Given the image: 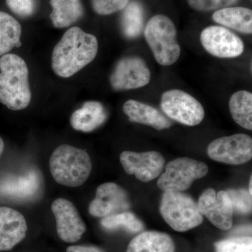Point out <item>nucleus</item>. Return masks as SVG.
<instances>
[{"label": "nucleus", "instance_id": "nucleus-25", "mask_svg": "<svg viewBox=\"0 0 252 252\" xmlns=\"http://www.w3.org/2000/svg\"><path fill=\"white\" fill-rule=\"evenodd\" d=\"M100 223L104 229L109 230L124 228L130 233H135L144 229L143 223L134 214L127 212L103 217Z\"/></svg>", "mask_w": 252, "mask_h": 252}, {"label": "nucleus", "instance_id": "nucleus-1", "mask_svg": "<svg viewBox=\"0 0 252 252\" xmlns=\"http://www.w3.org/2000/svg\"><path fill=\"white\" fill-rule=\"evenodd\" d=\"M97 50L95 36L78 27L69 28L53 51V69L59 77H72L94 61Z\"/></svg>", "mask_w": 252, "mask_h": 252}, {"label": "nucleus", "instance_id": "nucleus-20", "mask_svg": "<svg viewBox=\"0 0 252 252\" xmlns=\"http://www.w3.org/2000/svg\"><path fill=\"white\" fill-rule=\"evenodd\" d=\"M215 22L245 34L252 32V11L242 6H228L212 15Z\"/></svg>", "mask_w": 252, "mask_h": 252}, {"label": "nucleus", "instance_id": "nucleus-18", "mask_svg": "<svg viewBox=\"0 0 252 252\" xmlns=\"http://www.w3.org/2000/svg\"><path fill=\"white\" fill-rule=\"evenodd\" d=\"M107 119L103 104L97 101H89L73 112L70 124L75 130L90 132L102 126Z\"/></svg>", "mask_w": 252, "mask_h": 252}, {"label": "nucleus", "instance_id": "nucleus-7", "mask_svg": "<svg viewBox=\"0 0 252 252\" xmlns=\"http://www.w3.org/2000/svg\"><path fill=\"white\" fill-rule=\"evenodd\" d=\"M160 106L167 117L184 125H198L205 117L202 104L190 94L178 89L164 93Z\"/></svg>", "mask_w": 252, "mask_h": 252}, {"label": "nucleus", "instance_id": "nucleus-14", "mask_svg": "<svg viewBox=\"0 0 252 252\" xmlns=\"http://www.w3.org/2000/svg\"><path fill=\"white\" fill-rule=\"evenodd\" d=\"M130 207L127 193L113 182L102 184L96 190L95 198L91 202L89 212L94 217H105L127 210Z\"/></svg>", "mask_w": 252, "mask_h": 252}, {"label": "nucleus", "instance_id": "nucleus-2", "mask_svg": "<svg viewBox=\"0 0 252 252\" xmlns=\"http://www.w3.org/2000/svg\"><path fill=\"white\" fill-rule=\"evenodd\" d=\"M0 102L11 110H22L31 103L29 71L24 60L16 54L0 59Z\"/></svg>", "mask_w": 252, "mask_h": 252}, {"label": "nucleus", "instance_id": "nucleus-9", "mask_svg": "<svg viewBox=\"0 0 252 252\" xmlns=\"http://www.w3.org/2000/svg\"><path fill=\"white\" fill-rule=\"evenodd\" d=\"M150 79V70L144 60L131 56L124 58L117 63L109 81L112 89L119 91L144 87Z\"/></svg>", "mask_w": 252, "mask_h": 252}, {"label": "nucleus", "instance_id": "nucleus-3", "mask_svg": "<svg viewBox=\"0 0 252 252\" xmlns=\"http://www.w3.org/2000/svg\"><path fill=\"white\" fill-rule=\"evenodd\" d=\"M50 171L59 185L79 187L89 179L92 170L90 156L83 149L63 144L50 158Z\"/></svg>", "mask_w": 252, "mask_h": 252}, {"label": "nucleus", "instance_id": "nucleus-26", "mask_svg": "<svg viewBox=\"0 0 252 252\" xmlns=\"http://www.w3.org/2000/svg\"><path fill=\"white\" fill-rule=\"evenodd\" d=\"M216 252H252V237H237L215 244Z\"/></svg>", "mask_w": 252, "mask_h": 252}, {"label": "nucleus", "instance_id": "nucleus-16", "mask_svg": "<svg viewBox=\"0 0 252 252\" xmlns=\"http://www.w3.org/2000/svg\"><path fill=\"white\" fill-rule=\"evenodd\" d=\"M40 176L36 170H29L26 175L9 176L0 182V192L16 199L34 197L40 188Z\"/></svg>", "mask_w": 252, "mask_h": 252}, {"label": "nucleus", "instance_id": "nucleus-8", "mask_svg": "<svg viewBox=\"0 0 252 252\" xmlns=\"http://www.w3.org/2000/svg\"><path fill=\"white\" fill-rule=\"evenodd\" d=\"M207 154L215 161L229 165L246 163L252 158V137L246 134L220 137L210 144Z\"/></svg>", "mask_w": 252, "mask_h": 252}, {"label": "nucleus", "instance_id": "nucleus-24", "mask_svg": "<svg viewBox=\"0 0 252 252\" xmlns=\"http://www.w3.org/2000/svg\"><path fill=\"white\" fill-rule=\"evenodd\" d=\"M229 109L235 122L244 128L252 129V94L246 91H240L232 94Z\"/></svg>", "mask_w": 252, "mask_h": 252}, {"label": "nucleus", "instance_id": "nucleus-5", "mask_svg": "<svg viewBox=\"0 0 252 252\" xmlns=\"http://www.w3.org/2000/svg\"><path fill=\"white\" fill-rule=\"evenodd\" d=\"M159 210L165 222L176 231H188L203 221L198 204L183 192H164Z\"/></svg>", "mask_w": 252, "mask_h": 252}, {"label": "nucleus", "instance_id": "nucleus-31", "mask_svg": "<svg viewBox=\"0 0 252 252\" xmlns=\"http://www.w3.org/2000/svg\"><path fill=\"white\" fill-rule=\"evenodd\" d=\"M66 252H104L97 247L92 245H74L67 248Z\"/></svg>", "mask_w": 252, "mask_h": 252}, {"label": "nucleus", "instance_id": "nucleus-30", "mask_svg": "<svg viewBox=\"0 0 252 252\" xmlns=\"http://www.w3.org/2000/svg\"><path fill=\"white\" fill-rule=\"evenodd\" d=\"M6 4L14 14L28 17L34 12V4L33 0H6Z\"/></svg>", "mask_w": 252, "mask_h": 252}, {"label": "nucleus", "instance_id": "nucleus-29", "mask_svg": "<svg viewBox=\"0 0 252 252\" xmlns=\"http://www.w3.org/2000/svg\"><path fill=\"white\" fill-rule=\"evenodd\" d=\"M130 0H92V6L97 14L106 16L122 11Z\"/></svg>", "mask_w": 252, "mask_h": 252}, {"label": "nucleus", "instance_id": "nucleus-22", "mask_svg": "<svg viewBox=\"0 0 252 252\" xmlns=\"http://www.w3.org/2000/svg\"><path fill=\"white\" fill-rule=\"evenodd\" d=\"M22 28L17 20L0 11V56L7 54L14 48L21 47Z\"/></svg>", "mask_w": 252, "mask_h": 252}, {"label": "nucleus", "instance_id": "nucleus-33", "mask_svg": "<svg viewBox=\"0 0 252 252\" xmlns=\"http://www.w3.org/2000/svg\"><path fill=\"white\" fill-rule=\"evenodd\" d=\"M252 177H251V179H250V185H249V190H248L249 192H250V194L252 193Z\"/></svg>", "mask_w": 252, "mask_h": 252}, {"label": "nucleus", "instance_id": "nucleus-15", "mask_svg": "<svg viewBox=\"0 0 252 252\" xmlns=\"http://www.w3.org/2000/svg\"><path fill=\"white\" fill-rule=\"evenodd\" d=\"M28 225L21 212L0 207V251H9L26 238Z\"/></svg>", "mask_w": 252, "mask_h": 252}, {"label": "nucleus", "instance_id": "nucleus-12", "mask_svg": "<svg viewBox=\"0 0 252 252\" xmlns=\"http://www.w3.org/2000/svg\"><path fill=\"white\" fill-rule=\"evenodd\" d=\"M120 161L128 175H134L142 182L155 180L161 175L165 167V158L157 152L142 153L125 151L120 156Z\"/></svg>", "mask_w": 252, "mask_h": 252}, {"label": "nucleus", "instance_id": "nucleus-11", "mask_svg": "<svg viewBox=\"0 0 252 252\" xmlns=\"http://www.w3.org/2000/svg\"><path fill=\"white\" fill-rule=\"evenodd\" d=\"M197 204L200 214L219 229L231 228L233 209L227 191L220 190L216 193L213 189H207L201 194Z\"/></svg>", "mask_w": 252, "mask_h": 252}, {"label": "nucleus", "instance_id": "nucleus-28", "mask_svg": "<svg viewBox=\"0 0 252 252\" xmlns=\"http://www.w3.org/2000/svg\"><path fill=\"white\" fill-rule=\"evenodd\" d=\"M238 1L239 0H187V2L192 9L203 12L217 11L228 7Z\"/></svg>", "mask_w": 252, "mask_h": 252}, {"label": "nucleus", "instance_id": "nucleus-13", "mask_svg": "<svg viewBox=\"0 0 252 252\" xmlns=\"http://www.w3.org/2000/svg\"><path fill=\"white\" fill-rule=\"evenodd\" d=\"M59 238L68 243H77L86 227L74 204L65 198H58L51 205Z\"/></svg>", "mask_w": 252, "mask_h": 252}, {"label": "nucleus", "instance_id": "nucleus-10", "mask_svg": "<svg viewBox=\"0 0 252 252\" xmlns=\"http://www.w3.org/2000/svg\"><path fill=\"white\" fill-rule=\"evenodd\" d=\"M200 42L209 54L220 59L240 56L244 52L243 40L222 26H209L202 31Z\"/></svg>", "mask_w": 252, "mask_h": 252}, {"label": "nucleus", "instance_id": "nucleus-19", "mask_svg": "<svg viewBox=\"0 0 252 252\" xmlns=\"http://www.w3.org/2000/svg\"><path fill=\"white\" fill-rule=\"evenodd\" d=\"M126 252H175V245L166 233L145 231L131 240Z\"/></svg>", "mask_w": 252, "mask_h": 252}, {"label": "nucleus", "instance_id": "nucleus-32", "mask_svg": "<svg viewBox=\"0 0 252 252\" xmlns=\"http://www.w3.org/2000/svg\"><path fill=\"white\" fill-rule=\"evenodd\" d=\"M4 141H3L2 138L0 137V157L2 155L3 152H4Z\"/></svg>", "mask_w": 252, "mask_h": 252}, {"label": "nucleus", "instance_id": "nucleus-21", "mask_svg": "<svg viewBox=\"0 0 252 252\" xmlns=\"http://www.w3.org/2000/svg\"><path fill=\"white\" fill-rule=\"evenodd\" d=\"M50 3L53 9L50 18L56 28L68 27L84 15L81 0H51Z\"/></svg>", "mask_w": 252, "mask_h": 252}, {"label": "nucleus", "instance_id": "nucleus-6", "mask_svg": "<svg viewBox=\"0 0 252 252\" xmlns=\"http://www.w3.org/2000/svg\"><path fill=\"white\" fill-rule=\"evenodd\" d=\"M208 171V166L203 162L190 158H178L167 164L157 185L164 191L183 192L195 180L206 176Z\"/></svg>", "mask_w": 252, "mask_h": 252}, {"label": "nucleus", "instance_id": "nucleus-17", "mask_svg": "<svg viewBox=\"0 0 252 252\" xmlns=\"http://www.w3.org/2000/svg\"><path fill=\"white\" fill-rule=\"evenodd\" d=\"M123 109L130 122L152 126L158 130L169 128L172 126L170 121L157 109L134 99L126 102Z\"/></svg>", "mask_w": 252, "mask_h": 252}, {"label": "nucleus", "instance_id": "nucleus-27", "mask_svg": "<svg viewBox=\"0 0 252 252\" xmlns=\"http://www.w3.org/2000/svg\"><path fill=\"white\" fill-rule=\"evenodd\" d=\"M233 211L243 215H248L252 212V194L246 189H230L227 190Z\"/></svg>", "mask_w": 252, "mask_h": 252}, {"label": "nucleus", "instance_id": "nucleus-4", "mask_svg": "<svg viewBox=\"0 0 252 252\" xmlns=\"http://www.w3.org/2000/svg\"><path fill=\"white\" fill-rule=\"evenodd\" d=\"M177 36L175 24L165 15L154 16L147 23L144 36L160 65H172L178 61L181 47Z\"/></svg>", "mask_w": 252, "mask_h": 252}, {"label": "nucleus", "instance_id": "nucleus-23", "mask_svg": "<svg viewBox=\"0 0 252 252\" xmlns=\"http://www.w3.org/2000/svg\"><path fill=\"white\" fill-rule=\"evenodd\" d=\"M144 25L143 6L137 1L129 2L123 10L121 19L123 34L127 39H135L142 34Z\"/></svg>", "mask_w": 252, "mask_h": 252}]
</instances>
